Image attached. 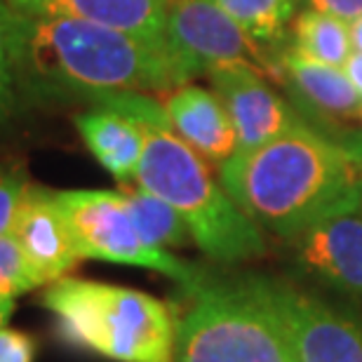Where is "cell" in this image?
<instances>
[{
    "label": "cell",
    "instance_id": "obj_18",
    "mask_svg": "<svg viewBox=\"0 0 362 362\" xmlns=\"http://www.w3.org/2000/svg\"><path fill=\"white\" fill-rule=\"evenodd\" d=\"M122 193L127 198L129 214L139 228L141 238L151 247L158 250H172V247H184V245L193 243L188 226L181 219V214L175 207L168 205L163 198H158L156 193L146 191L139 184L134 186H122Z\"/></svg>",
    "mask_w": 362,
    "mask_h": 362
},
{
    "label": "cell",
    "instance_id": "obj_3",
    "mask_svg": "<svg viewBox=\"0 0 362 362\" xmlns=\"http://www.w3.org/2000/svg\"><path fill=\"white\" fill-rule=\"evenodd\" d=\"M144 156L134 184L181 214L193 245L209 262L233 266L269 252L266 233L238 207L205 158L186 146L165 122L144 125Z\"/></svg>",
    "mask_w": 362,
    "mask_h": 362
},
{
    "label": "cell",
    "instance_id": "obj_27",
    "mask_svg": "<svg viewBox=\"0 0 362 362\" xmlns=\"http://www.w3.org/2000/svg\"><path fill=\"white\" fill-rule=\"evenodd\" d=\"M12 310H14L12 299H0V329L7 327V320H10Z\"/></svg>",
    "mask_w": 362,
    "mask_h": 362
},
{
    "label": "cell",
    "instance_id": "obj_8",
    "mask_svg": "<svg viewBox=\"0 0 362 362\" xmlns=\"http://www.w3.org/2000/svg\"><path fill=\"white\" fill-rule=\"evenodd\" d=\"M278 317L294 362H362V322L317 296L269 275H252Z\"/></svg>",
    "mask_w": 362,
    "mask_h": 362
},
{
    "label": "cell",
    "instance_id": "obj_28",
    "mask_svg": "<svg viewBox=\"0 0 362 362\" xmlns=\"http://www.w3.org/2000/svg\"><path fill=\"white\" fill-rule=\"evenodd\" d=\"M360 120H362V113H360Z\"/></svg>",
    "mask_w": 362,
    "mask_h": 362
},
{
    "label": "cell",
    "instance_id": "obj_17",
    "mask_svg": "<svg viewBox=\"0 0 362 362\" xmlns=\"http://www.w3.org/2000/svg\"><path fill=\"white\" fill-rule=\"evenodd\" d=\"M294 52L329 66H341L353 54L349 24L332 14L317 12L313 7L299 10L289 28V42Z\"/></svg>",
    "mask_w": 362,
    "mask_h": 362
},
{
    "label": "cell",
    "instance_id": "obj_21",
    "mask_svg": "<svg viewBox=\"0 0 362 362\" xmlns=\"http://www.w3.org/2000/svg\"><path fill=\"white\" fill-rule=\"evenodd\" d=\"M28 186L31 184L19 165L0 163V235L10 233L14 214Z\"/></svg>",
    "mask_w": 362,
    "mask_h": 362
},
{
    "label": "cell",
    "instance_id": "obj_6",
    "mask_svg": "<svg viewBox=\"0 0 362 362\" xmlns=\"http://www.w3.org/2000/svg\"><path fill=\"white\" fill-rule=\"evenodd\" d=\"M83 259L139 266L163 273L179 287L195 285L207 271L144 240L122 191H54Z\"/></svg>",
    "mask_w": 362,
    "mask_h": 362
},
{
    "label": "cell",
    "instance_id": "obj_12",
    "mask_svg": "<svg viewBox=\"0 0 362 362\" xmlns=\"http://www.w3.org/2000/svg\"><path fill=\"white\" fill-rule=\"evenodd\" d=\"M170 129L207 163L221 168L238 153V134L214 90L186 83L163 101Z\"/></svg>",
    "mask_w": 362,
    "mask_h": 362
},
{
    "label": "cell",
    "instance_id": "obj_13",
    "mask_svg": "<svg viewBox=\"0 0 362 362\" xmlns=\"http://www.w3.org/2000/svg\"><path fill=\"white\" fill-rule=\"evenodd\" d=\"M275 71L294 92V104L325 132L327 118H360L362 97L341 66L313 62L285 47L275 57Z\"/></svg>",
    "mask_w": 362,
    "mask_h": 362
},
{
    "label": "cell",
    "instance_id": "obj_15",
    "mask_svg": "<svg viewBox=\"0 0 362 362\" xmlns=\"http://www.w3.org/2000/svg\"><path fill=\"white\" fill-rule=\"evenodd\" d=\"M168 7L170 0H47L38 14L85 19L165 49Z\"/></svg>",
    "mask_w": 362,
    "mask_h": 362
},
{
    "label": "cell",
    "instance_id": "obj_10",
    "mask_svg": "<svg viewBox=\"0 0 362 362\" xmlns=\"http://www.w3.org/2000/svg\"><path fill=\"white\" fill-rule=\"evenodd\" d=\"M287 245L301 273L362 301V200L325 214Z\"/></svg>",
    "mask_w": 362,
    "mask_h": 362
},
{
    "label": "cell",
    "instance_id": "obj_24",
    "mask_svg": "<svg viewBox=\"0 0 362 362\" xmlns=\"http://www.w3.org/2000/svg\"><path fill=\"white\" fill-rule=\"evenodd\" d=\"M344 71H346V76H349V81L353 83V88H356L362 97V52H353L349 57V62L344 64Z\"/></svg>",
    "mask_w": 362,
    "mask_h": 362
},
{
    "label": "cell",
    "instance_id": "obj_11",
    "mask_svg": "<svg viewBox=\"0 0 362 362\" xmlns=\"http://www.w3.org/2000/svg\"><path fill=\"white\" fill-rule=\"evenodd\" d=\"M10 233L40 285L66 278L83 262L66 216L57 202V193L42 186L31 184L26 188Z\"/></svg>",
    "mask_w": 362,
    "mask_h": 362
},
{
    "label": "cell",
    "instance_id": "obj_19",
    "mask_svg": "<svg viewBox=\"0 0 362 362\" xmlns=\"http://www.w3.org/2000/svg\"><path fill=\"white\" fill-rule=\"evenodd\" d=\"M24 94L19 14L0 0V127L17 113Z\"/></svg>",
    "mask_w": 362,
    "mask_h": 362
},
{
    "label": "cell",
    "instance_id": "obj_5",
    "mask_svg": "<svg viewBox=\"0 0 362 362\" xmlns=\"http://www.w3.org/2000/svg\"><path fill=\"white\" fill-rule=\"evenodd\" d=\"M181 292L172 362H294L252 273L240 278L205 273Z\"/></svg>",
    "mask_w": 362,
    "mask_h": 362
},
{
    "label": "cell",
    "instance_id": "obj_9",
    "mask_svg": "<svg viewBox=\"0 0 362 362\" xmlns=\"http://www.w3.org/2000/svg\"><path fill=\"white\" fill-rule=\"evenodd\" d=\"M207 78L235 127L238 153L259 148L294 129L317 127L294 101H287L271 88L264 78V69L240 64L219 69Z\"/></svg>",
    "mask_w": 362,
    "mask_h": 362
},
{
    "label": "cell",
    "instance_id": "obj_26",
    "mask_svg": "<svg viewBox=\"0 0 362 362\" xmlns=\"http://www.w3.org/2000/svg\"><path fill=\"white\" fill-rule=\"evenodd\" d=\"M349 31H351V45H353V52H362V14L358 19H353L349 24Z\"/></svg>",
    "mask_w": 362,
    "mask_h": 362
},
{
    "label": "cell",
    "instance_id": "obj_2",
    "mask_svg": "<svg viewBox=\"0 0 362 362\" xmlns=\"http://www.w3.org/2000/svg\"><path fill=\"white\" fill-rule=\"evenodd\" d=\"M19 33L26 94L97 104L113 94L181 88L165 49L113 28L66 14H19Z\"/></svg>",
    "mask_w": 362,
    "mask_h": 362
},
{
    "label": "cell",
    "instance_id": "obj_14",
    "mask_svg": "<svg viewBox=\"0 0 362 362\" xmlns=\"http://www.w3.org/2000/svg\"><path fill=\"white\" fill-rule=\"evenodd\" d=\"M76 127L85 146L108 175L118 179L122 186L136 179L144 156V136H146L144 122L111 108L94 106L76 115Z\"/></svg>",
    "mask_w": 362,
    "mask_h": 362
},
{
    "label": "cell",
    "instance_id": "obj_4",
    "mask_svg": "<svg viewBox=\"0 0 362 362\" xmlns=\"http://www.w3.org/2000/svg\"><path fill=\"white\" fill-rule=\"evenodd\" d=\"M40 301L78 349L113 362H172L175 310L156 296L66 275Z\"/></svg>",
    "mask_w": 362,
    "mask_h": 362
},
{
    "label": "cell",
    "instance_id": "obj_16",
    "mask_svg": "<svg viewBox=\"0 0 362 362\" xmlns=\"http://www.w3.org/2000/svg\"><path fill=\"white\" fill-rule=\"evenodd\" d=\"M245 35L259 47L266 64L273 62L289 42V28L299 14V0H214Z\"/></svg>",
    "mask_w": 362,
    "mask_h": 362
},
{
    "label": "cell",
    "instance_id": "obj_7",
    "mask_svg": "<svg viewBox=\"0 0 362 362\" xmlns=\"http://www.w3.org/2000/svg\"><path fill=\"white\" fill-rule=\"evenodd\" d=\"M165 52L181 85L240 64L269 69L259 47L214 0H170Z\"/></svg>",
    "mask_w": 362,
    "mask_h": 362
},
{
    "label": "cell",
    "instance_id": "obj_25",
    "mask_svg": "<svg viewBox=\"0 0 362 362\" xmlns=\"http://www.w3.org/2000/svg\"><path fill=\"white\" fill-rule=\"evenodd\" d=\"M12 10H17L21 14H38L40 7L47 3V0H5Z\"/></svg>",
    "mask_w": 362,
    "mask_h": 362
},
{
    "label": "cell",
    "instance_id": "obj_23",
    "mask_svg": "<svg viewBox=\"0 0 362 362\" xmlns=\"http://www.w3.org/2000/svg\"><path fill=\"white\" fill-rule=\"evenodd\" d=\"M308 7L351 24L362 14V0H308Z\"/></svg>",
    "mask_w": 362,
    "mask_h": 362
},
{
    "label": "cell",
    "instance_id": "obj_22",
    "mask_svg": "<svg viewBox=\"0 0 362 362\" xmlns=\"http://www.w3.org/2000/svg\"><path fill=\"white\" fill-rule=\"evenodd\" d=\"M35 344L33 339L19 329H0V362H33Z\"/></svg>",
    "mask_w": 362,
    "mask_h": 362
},
{
    "label": "cell",
    "instance_id": "obj_20",
    "mask_svg": "<svg viewBox=\"0 0 362 362\" xmlns=\"http://www.w3.org/2000/svg\"><path fill=\"white\" fill-rule=\"evenodd\" d=\"M40 287L38 278L28 266L24 252L12 233L0 235V299H17L31 289Z\"/></svg>",
    "mask_w": 362,
    "mask_h": 362
},
{
    "label": "cell",
    "instance_id": "obj_1",
    "mask_svg": "<svg viewBox=\"0 0 362 362\" xmlns=\"http://www.w3.org/2000/svg\"><path fill=\"white\" fill-rule=\"evenodd\" d=\"M216 177L264 233L287 243L325 214L362 200V139L294 129L235 153Z\"/></svg>",
    "mask_w": 362,
    "mask_h": 362
}]
</instances>
